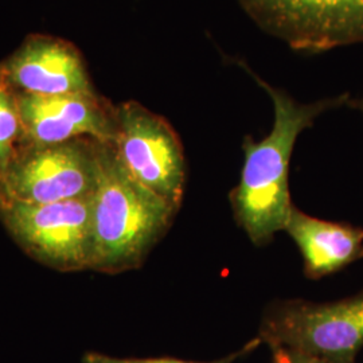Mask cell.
Instances as JSON below:
<instances>
[{"label":"cell","instance_id":"cell-1","mask_svg":"<svg viewBox=\"0 0 363 363\" xmlns=\"http://www.w3.org/2000/svg\"><path fill=\"white\" fill-rule=\"evenodd\" d=\"M247 73L268 93L273 104L272 130L259 142L247 136L242 143L244 166L238 184L229 194L237 225L256 247L271 244L284 230L294 206L288 187L289 163L298 135L311 128L325 112L350 105L349 93L303 104L286 91L265 82L250 69Z\"/></svg>","mask_w":363,"mask_h":363},{"label":"cell","instance_id":"cell-2","mask_svg":"<svg viewBox=\"0 0 363 363\" xmlns=\"http://www.w3.org/2000/svg\"><path fill=\"white\" fill-rule=\"evenodd\" d=\"M178 210L130 175L113 144L96 140L89 269L118 273L139 268Z\"/></svg>","mask_w":363,"mask_h":363},{"label":"cell","instance_id":"cell-3","mask_svg":"<svg viewBox=\"0 0 363 363\" xmlns=\"http://www.w3.org/2000/svg\"><path fill=\"white\" fill-rule=\"evenodd\" d=\"M259 337L271 349L284 347L327 363H355L363 347V292L331 303H273L261 319Z\"/></svg>","mask_w":363,"mask_h":363},{"label":"cell","instance_id":"cell-4","mask_svg":"<svg viewBox=\"0 0 363 363\" xmlns=\"http://www.w3.org/2000/svg\"><path fill=\"white\" fill-rule=\"evenodd\" d=\"M0 217L31 257L60 271L89 269L91 194L52 203L7 201Z\"/></svg>","mask_w":363,"mask_h":363},{"label":"cell","instance_id":"cell-5","mask_svg":"<svg viewBox=\"0 0 363 363\" xmlns=\"http://www.w3.org/2000/svg\"><path fill=\"white\" fill-rule=\"evenodd\" d=\"M116 120L112 144L124 167L147 189L181 208L187 167L177 130L136 101L117 105Z\"/></svg>","mask_w":363,"mask_h":363},{"label":"cell","instance_id":"cell-6","mask_svg":"<svg viewBox=\"0 0 363 363\" xmlns=\"http://www.w3.org/2000/svg\"><path fill=\"white\" fill-rule=\"evenodd\" d=\"M257 26L298 52L363 43V0H237Z\"/></svg>","mask_w":363,"mask_h":363},{"label":"cell","instance_id":"cell-7","mask_svg":"<svg viewBox=\"0 0 363 363\" xmlns=\"http://www.w3.org/2000/svg\"><path fill=\"white\" fill-rule=\"evenodd\" d=\"M1 179L6 202L52 203L86 196L96 182V140L26 144Z\"/></svg>","mask_w":363,"mask_h":363},{"label":"cell","instance_id":"cell-8","mask_svg":"<svg viewBox=\"0 0 363 363\" xmlns=\"http://www.w3.org/2000/svg\"><path fill=\"white\" fill-rule=\"evenodd\" d=\"M18 104L25 145L81 138L113 143L116 139V106L97 93L34 96L18 91Z\"/></svg>","mask_w":363,"mask_h":363},{"label":"cell","instance_id":"cell-9","mask_svg":"<svg viewBox=\"0 0 363 363\" xmlns=\"http://www.w3.org/2000/svg\"><path fill=\"white\" fill-rule=\"evenodd\" d=\"M15 91L34 96L97 93L77 48L49 35H30L1 65Z\"/></svg>","mask_w":363,"mask_h":363},{"label":"cell","instance_id":"cell-10","mask_svg":"<svg viewBox=\"0 0 363 363\" xmlns=\"http://www.w3.org/2000/svg\"><path fill=\"white\" fill-rule=\"evenodd\" d=\"M284 230L298 247L304 274L319 280L363 257V228L319 220L291 208Z\"/></svg>","mask_w":363,"mask_h":363},{"label":"cell","instance_id":"cell-11","mask_svg":"<svg viewBox=\"0 0 363 363\" xmlns=\"http://www.w3.org/2000/svg\"><path fill=\"white\" fill-rule=\"evenodd\" d=\"M25 145L18 91L0 69V175Z\"/></svg>","mask_w":363,"mask_h":363},{"label":"cell","instance_id":"cell-12","mask_svg":"<svg viewBox=\"0 0 363 363\" xmlns=\"http://www.w3.org/2000/svg\"><path fill=\"white\" fill-rule=\"evenodd\" d=\"M259 345H262L259 337L250 340L242 349L234 351L232 354L210 362H196V361H184L172 357H157V358H116L111 355H105L101 352H86L82 357V363H235L240 358L247 357L252 351L256 350Z\"/></svg>","mask_w":363,"mask_h":363},{"label":"cell","instance_id":"cell-13","mask_svg":"<svg viewBox=\"0 0 363 363\" xmlns=\"http://www.w3.org/2000/svg\"><path fill=\"white\" fill-rule=\"evenodd\" d=\"M271 350L273 352L272 363H327L318 358L308 357L306 354L284 349V347H276Z\"/></svg>","mask_w":363,"mask_h":363},{"label":"cell","instance_id":"cell-14","mask_svg":"<svg viewBox=\"0 0 363 363\" xmlns=\"http://www.w3.org/2000/svg\"><path fill=\"white\" fill-rule=\"evenodd\" d=\"M6 203V198L3 194V179H1V175H0V208Z\"/></svg>","mask_w":363,"mask_h":363},{"label":"cell","instance_id":"cell-15","mask_svg":"<svg viewBox=\"0 0 363 363\" xmlns=\"http://www.w3.org/2000/svg\"><path fill=\"white\" fill-rule=\"evenodd\" d=\"M350 105L355 106V108H358V109H359V111L363 113V97L362 99H359V100H357V101H352V100H351Z\"/></svg>","mask_w":363,"mask_h":363}]
</instances>
